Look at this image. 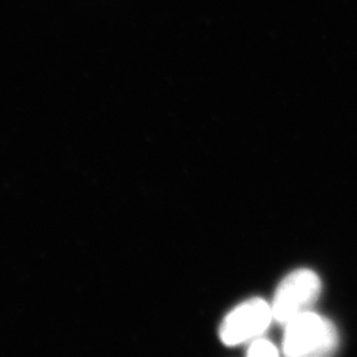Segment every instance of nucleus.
<instances>
[{
    "instance_id": "nucleus-1",
    "label": "nucleus",
    "mask_w": 357,
    "mask_h": 357,
    "mask_svg": "<svg viewBox=\"0 0 357 357\" xmlns=\"http://www.w3.org/2000/svg\"><path fill=\"white\" fill-rule=\"evenodd\" d=\"M337 344L339 337L333 324L311 311L286 324L282 347L288 356L331 355Z\"/></svg>"
},
{
    "instance_id": "nucleus-2",
    "label": "nucleus",
    "mask_w": 357,
    "mask_h": 357,
    "mask_svg": "<svg viewBox=\"0 0 357 357\" xmlns=\"http://www.w3.org/2000/svg\"><path fill=\"white\" fill-rule=\"evenodd\" d=\"M321 282L310 270H297L281 281L272 304L273 319L286 325L300 314L307 312L319 298Z\"/></svg>"
},
{
    "instance_id": "nucleus-3",
    "label": "nucleus",
    "mask_w": 357,
    "mask_h": 357,
    "mask_svg": "<svg viewBox=\"0 0 357 357\" xmlns=\"http://www.w3.org/2000/svg\"><path fill=\"white\" fill-rule=\"evenodd\" d=\"M272 319L270 304L261 298H252L228 314L220 328V337L227 346H236L264 333Z\"/></svg>"
},
{
    "instance_id": "nucleus-4",
    "label": "nucleus",
    "mask_w": 357,
    "mask_h": 357,
    "mask_svg": "<svg viewBox=\"0 0 357 357\" xmlns=\"http://www.w3.org/2000/svg\"><path fill=\"white\" fill-rule=\"evenodd\" d=\"M249 356H277L278 349L272 342L267 340H257L250 346Z\"/></svg>"
}]
</instances>
